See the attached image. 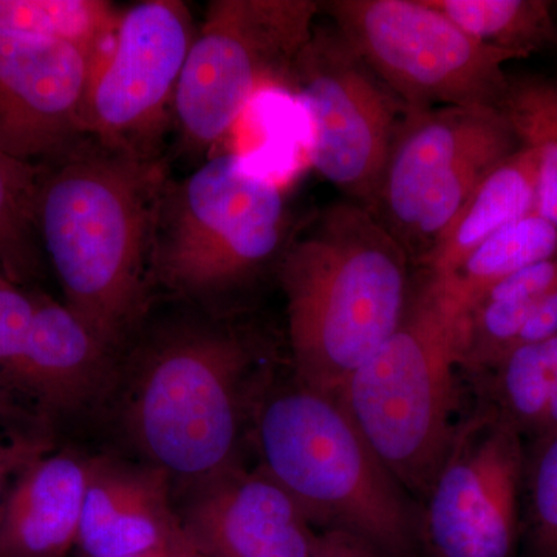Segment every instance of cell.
<instances>
[{"label": "cell", "instance_id": "d6a6232c", "mask_svg": "<svg viewBox=\"0 0 557 557\" xmlns=\"http://www.w3.org/2000/svg\"><path fill=\"white\" fill-rule=\"evenodd\" d=\"M2 281H7V278H5V277H3L2 270H0V282H2Z\"/></svg>", "mask_w": 557, "mask_h": 557}, {"label": "cell", "instance_id": "30bf717a", "mask_svg": "<svg viewBox=\"0 0 557 557\" xmlns=\"http://www.w3.org/2000/svg\"><path fill=\"white\" fill-rule=\"evenodd\" d=\"M311 126L314 170L347 196L373 207L388 153L409 109L335 27H314L287 84Z\"/></svg>", "mask_w": 557, "mask_h": 557}, {"label": "cell", "instance_id": "2e32d148", "mask_svg": "<svg viewBox=\"0 0 557 557\" xmlns=\"http://www.w3.org/2000/svg\"><path fill=\"white\" fill-rule=\"evenodd\" d=\"M171 479L145 463L90 458L78 541L84 557H132L185 536Z\"/></svg>", "mask_w": 557, "mask_h": 557}, {"label": "cell", "instance_id": "5b68a950", "mask_svg": "<svg viewBox=\"0 0 557 557\" xmlns=\"http://www.w3.org/2000/svg\"><path fill=\"white\" fill-rule=\"evenodd\" d=\"M293 231L276 183L234 153L212 157L163 190L153 281L196 309L233 313L234 298L277 267Z\"/></svg>", "mask_w": 557, "mask_h": 557}, {"label": "cell", "instance_id": "f546056e", "mask_svg": "<svg viewBox=\"0 0 557 557\" xmlns=\"http://www.w3.org/2000/svg\"><path fill=\"white\" fill-rule=\"evenodd\" d=\"M555 335H557V287L552 289L545 296V299L539 304L533 317L530 318L522 333H520L515 347L537 343V341L547 339Z\"/></svg>", "mask_w": 557, "mask_h": 557}, {"label": "cell", "instance_id": "d6986e66", "mask_svg": "<svg viewBox=\"0 0 557 557\" xmlns=\"http://www.w3.org/2000/svg\"><path fill=\"white\" fill-rule=\"evenodd\" d=\"M472 380L479 406L504 420L528 445L557 434V335L512 348Z\"/></svg>", "mask_w": 557, "mask_h": 557}, {"label": "cell", "instance_id": "ba28073f", "mask_svg": "<svg viewBox=\"0 0 557 557\" xmlns=\"http://www.w3.org/2000/svg\"><path fill=\"white\" fill-rule=\"evenodd\" d=\"M519 148L498 109L409 110L370 212L421 267L479 183Z\"/></svg>", "mask_w": 557, "mask_h": 557}, {"label": "cell", "instance_id": "1f68e13d", "mask_svg": "<svg viewBox=\"0 0 557 557\" xmlns=\"http://www.w3.org/2000/svg\"><path fill=\"white\" fill-rule=\"evenodd\" d=\"M553 9H555V16L557 21V3L553 2Z\"/></svg>", "mask_w": 557, "mask_h": 557}, {"label": "cell", "instance_id": "83f0119b", "mask_svg": "<svg viewBox=\"0 0 557 557\" xmlns=\"http://www.w3.org/2000/svg\"><path fill=\"white\" fill-rule=\"evenodd\" d=\"M53 449V434L0 418V515L22 472Z\"/></svg>", "mask_w": 557, "mask_h": 557}, {"label": "cell", "instance_id": "9c48e42d", "mask_svg": "<svg viewBox=\"0 0 557 557\" xmlns=\"http://www.w3.org/2000/svg\"><path fill=\"white\" fill-rule=\"evenodd\" d=\"M333 27L409 110L500 108L518 60L483 46L428 0L321 2Z\"/></svg>", "mask_w": 557, "mask_h": 557}, {"label": "cell", "instance_id": "4fadbf2b", "mask_svg": "<svg viewBox=\"0 0 557 557\" xmlns=\"http://www.w3.org/2000/svg\"><path fill=\"white\" fill-rule=\"evenodd\" d=\"M94 62L72 44L0 30V152L51 166L84 145Z\"/></svg>", "mask_w": 557, "mask_h": 557}, {"label": "cell", "instance_id": "7402d4cb", "mask_svg": "<svg viewBox=\"0 0 557 557\" xmlns=\"http://www.w3.org/2000/svg\"><path fill=\"white\" fill-rule=\"evenodd\" d=\"M472 39L518 60L557 47V21L547 0H428Z\"/></svg>", "mask_w": 557, "mask_h": 557}, {"label": "cell", "instance_id": "ac0fdd59", "mask_svg": "<svg viewBox=\"0 0 557 557\" xmlns=\"http://www.w3.org/2000/svg\"><path fill=\"white\" fill-rule=\"evenodd\" d=\"M537 160L520 146L497 164L471 194L431 255L421 263L428 276H449L497 231L533 214L536 208Z\"/></svg>", "mask_w": 557, "mask_h": 557}, {"label": "cell", "instance_id": "8992f818", "mask_svg": "<svg viewBox=\"0 0 557 557\" xmlns=\"http://www.w3.org/2000/svg\"><path fill=\"white\" fill-rule=\"evenodd\" d=\"M461 317L421 271L398 327L336 395L418 502L426 497L457 428Z\"/></svg>", "mask_w": 557, "mask_h": 557}, {"label": "cell", "instance_id": "d4e9b609", "mask_svg": "<svg viewBox=\"0 0 557 557\" xmlns=\"http://www.w3.org/2000/svg\"><path fill=\"white\" fill-rule=\"evenodd\" d=\"M46 168L0 152V270L21 287L42 273L36 207Z\"/></svg>", "mask_w": 557, "mask_h": 557}, {"label": "cell", "instance_id": "4dcf8cb0", "mask_svg": "<svg viewBox=\"0 0 557 557\" xmlns=\"http://www.w3.org/2000/svg\"><path fill=\"white\" fill-rule=\"evenodd\" d=\"M132 557H209L193 541H190L188 534L180 537L178 541L172 542V544L164 545L152 552L143 553V555Z\"/></svg>", "mask_w": 557, "mask_h": 557}, {"label": "cell", "instance_id": "cb8c5ba5", "mask_svg": "<svg viewBox=\"0 0 557 557\" xmlns=\"http://www.w3.org/2000/svg\"><path fill=\"white\" fill-rule=\"evenodd\" d=\"M123 10L108 0H0V30L62 40L97 60Z\"/></svg>", "mask_w": 557, "mask_h": 557}, {"label": "cell", "instance_id": "e0dca14e", "mask_svg": "<svg viewBox=\"0 0 557 557\" xmlns=\"http://www.w3.org/2000/svg\"><path fill=\"white\" fill-rule=\"evenodd\" d=\"M90 458L51 450L11 486L0 515V557H65L78 541Z\"/></svg>", "mask_w": 557, "mask_h": 557}, {"label": "cell", "instance_id": "7c38bea8", "mask_svg": "<svg viewBox=\"0 0 557 557\" xmlns=\"http://www.w3.org/2000/svg\"><path fill=\"white\" fill-rule=\"evenodd\" d=\"M527 443L491 410L457 423L421 500V542L434 557H515Z\"/></svg>", "mask_w": 557, "mask_h": 557}, {"label": "cell", "instance_id": "603a6c76", "mask_svg": "<svg viewBox=\"0 0 557 557\" xmlns=\"http://www.w3.org/2000/svg\"><path fill=\"white\" fill-rule=\"evenodd\" d=\"M520 146L537 160L534 212L557 228V83L541 76L509 78L500 108Z\"/></svg>", "mask_w": 557, "mask_h": 557}, {"label": "cell", "instance_id": "5bb4252c", "mask_svg": "<svg viewBox=\"0 0 557 557\" xmlns=\"http://www.w3.org/2000/svg\"><path fill=\"white\" fill-rule=\"evenodd\" d=\"M119 358L64 304L39 295L7 379V417L53 434L54 424L108 397Z\"/></svg>", "mask_w": 557, "mask_h": 557}, {"label": "cell", "instance_id": "4316f807", "mask_svg": "<svg viewBox=\"0 0 557 557\" xmlns=\"http://www.w3.org/2000/svg\"><path fill=\"white\" fill-rule=\"evenodd\" d=\"M39 293L27 292L9 281L0 282V418L10 420L3 409L7 379L27 339Z\"/></svg>", "mask_w": 557, "mask_h": 557}, {"label": "cell", "instance_id": "277c9868", "mask_svg": "<svg viewBox=\"0 0 557 557\" xmlns=\"http://www.w3.org/2000/svg\"><path fill=\"white\" fill-rule=\"evenodd\" d=\"M260 468L311 525L364 539L387 557H417L421 505L370 446L339 399L295 383L269 387L252 424Z\"/></svg>", "mask_w": 557, "mask_h": 557}, {"label": "cell", "instance_id": "8fae6325", "mask_svg": "<svg viewBox=\"0 0 557 557\" xmlns=\"http://www.w3.org/2000/svg\"><path fill=\"white\" fill-rule=\"evenodd\" d=\"M182 0H145L121 13L119 28L91 67L84 132L109 152L159 160L174 123L180 76L196 36Z\"/></svg>", "mask_w": 557, "mask_h": 557}, {"label": "cell", "instance_id": "7a4b0ae2", "mask_svg": "<svg viewBox=\"0 0 557 557\" xmlns=\"http://www.w3.org/2000/svg\"><path fill=\"white\" fill-rule=\"evenodd\" d=\"M164 159L109 152L87 139L40 182V245L65 304L120 357L148 322L157 212L170 182Z\"/></svg>", "mask_w": 557, "mask_h": 557}, {"label": "cell", "instance_id": "3957f363", "mask_svg": "<svg viewBox=\"0 0 557 557\" xmlns=\"http://www.w3.org/2000/svg\"><path fill=\"white\" fill-rule=\"evenodd\" d=\"M406 249L357 201L295 226L277 263L295 379L336 397L395 332L412 277Z\"/></svg>", "mask_w": 557, "mask_h": 557}, {"label": "cell", "instance_id": "f1b7e54d", "mask_svg": "<svg viewBox=\"0 0 557 557\" xmlns=\"http://www.w3.org/2000/svg\"><path fill=\"white\" fill-rule=\"evenodd\" d=\"M311 557H387L364 539L346 531H322Z\"/></svg>", "mask_w": 557, "mask_h": 557}, {"label": "cell", "instance_id": "6da1fadb", "mask_svg": "<svg viewBox=\"0 0 557 557\" xmlns=\"http://www.w3.org/2000/svg\"><path fill=\"white\" fill-rule=\"evenodd\" d=\"M132 341L109 394H119L116 420L143 461L186 487L239 465L271 386L263 341L233 313L203 310Z\"/></svg>", "mask_w": 557, "mask_h": 557}, {"label": "cell", "instance_id": "484cf974", "mask_svg": "<svg viewBox=\"0 0 557 557\" xmlns=\"http://www.w3.org/2000/svg\"><path fill=\"white\" fill-rule=\"evenodd\" d=\"M523 497L531 557H557V434L527 446Z\"/></svg>", "mask_w": 557, "mask_h": 557}, {"label": "cell", "instance_id": "ffe728a7", "mask_svg": "<svg viewBox=\"0 0 557 557\" xmlns=\"http://www.w3.org/2000/svg\"><path fill=\"white\" fill-rule=\"evenodd\" d=\"M557 287V256L533 263L487 289L461 317L460 369L474 376L518 343L539 304Z\"/></svg>", "mask_w": 557, "mask_h": 557}, {"label": "cell", "instance_id": "52a82bcc", "mask_svg": "<svg viewBox=\"0 0 557 557\" xmlns=\"http://www.w3.org/2000/svg\"><path fill=\"white\" fill-rule=\"evenodd\" d=\"M314 0H211L194 36L174 101L180 148L208 152L256 91L287 84L317 27Z\"/></svg>", "mask_w": 557, "mask_h": 557}, {"label": "cell", "instance_id": "44dd1931", "mask_svg": "<svg viewBox=\"0 0 557 557\" xmlns=\"http://www.w3.org/2000/svg\"><path fill=\"white\" fill-rule=\"evenodd\" d=\"M555 256L557 228L533 212L493 234L449 276L429 277L465 313L498 282Z\"/></svg>", "mask_w": 557, "mask_h": 557}, {"label": "cell", "instance_id": "9a60e30c", "mask_svg": "<svg viewBox=\"0 0 557 557\" xmlns=\"http://www.w3.org/2000/svg\"><path fill=\"white\" fill-rule=\"evenodd\" d=\"M178 512L190 541L209 557H311L317 530L262 468L234 465L188 487Z\"/></svg>", "mask_w": 557, "mask_h": 557}]
</instances>
